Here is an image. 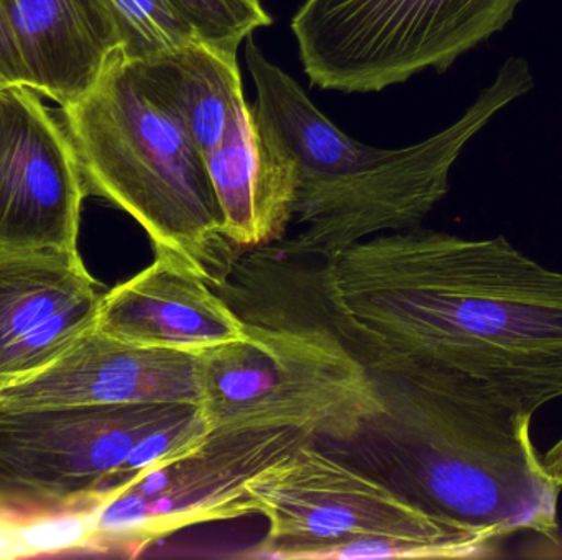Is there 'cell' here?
<instances>
[{
	"instance_id": "obj_1",
	"label": "cell",
	"mask_w": 562,
	"mask_h": 560,
	"mask_svg": "<svg viewBox=\"0 0 562 560\" xmlns=\"http://www.w3.org/2000/svg\"><path fill=\"white\" fill-rule=\"evenodd\" d=\"M319 282L370 372L445 368L533 414L562 398V273L507 237L382 233L321 263Z\"/></svg>"
},
{
	"instance_id": "obj_2",
	"label": "cell",
	"mask_w": 562,
	"mask_h": 560,
	"mask_svg": "<svg viewBox=\"0 0 562 560\" xmlns=\"http://www.w3.org/2000/svg\"><path fill=\"white\" fill-rule=\"evenodd\" d=\"M372 377L382 413L352 443L323 446L494 548L527 533L558 541L562 487L531 439L533 413L445 368Z\"/></svg>"
},
{
	"instance_id": "obj_3",
	"label": "cell",
	"mask_w": 562,
	"mask_h": 560,
	"mask_svg": "<svg viewBox=\"0 0 562 560\" xmlns=\"http://www.w3.org/2000/svg\"><path fill=\"white\" fill-rule=\"evenodd\" d=\"M246 62L256 84L257 121L296 176L297 233L277 249L323 263L363 240L422 226L448 196L452 168L469 141L535 88L527 59L510 56L458 121L418 144L390 150L340 130L252 38Z\"/></svg>"
},
{
	"instance_id": "obj_4",
	"label": "cell",
	"mask_w": 562,
	"mask_h": 560,
	"mask_svg": "<svg viewBox=\"0 0 562 560\" xmlns=\"http://www.w3.org/2000/svg\"><path fill=\"white\" fill-rule=\"evenodd\" d=\"M304 262L254 249L216 288L244 335L200 355L198 408L210 431L294 430L347 444L382 413L372 372L327 308L319 266Z\"/></svg>"
},
{
	"instance_id": "obj_5",
	"label": "cell",
	"mask_w": 562,
	"mask_h": 560,
	"mask_svg": "<svg viewBox=\"0 0 562 560\" xmlns=\"http://www.w3.org/2000/svg\"><path fill=\"white\" fill-rule=\"evenodd\" d=\"M61 115L86 196L128 214L158 259L223 286L244 252L224 236L203 151L142 89L127 56L115 52L94 84L63 105Z\"/></svg>"
},
{
	"instance_id": "obj_6",
	"label": "cell",
	"mask_w": 562,
	"mask_h": 560,
	"mask_svg": "<svg viewBox=\"0 0 562 560\" xmlns=\"http://www.w3.org/2000/svg\"><path fill=\"white\" fill-rule=\"evenodd\" d=\"M269 532L246 559L321 560L357 539L431 546L445 559H488L498 549L426 512L367 467L316 441L250 480Z\"/></svg>"
},
{
	"instance_id": "obj_7",
	"label": "cell",
	"mask_w": 562,
	"mask_h": 560,
	"mask_svg": "<svg viewBox=\"0 0 562 560\" xmlns=\"http://www.w3.org/2000/svg\"><path fill=\"white\" fill-rule=\"evenodd\" d=\"M524 0H306L291 20L311 84L379 92L446 71L514 20Z\"/></svg>"
},
{
	"instance_id": "obj_8",
	"label": "cell",
	"mask_w": 562,
	"mask_h": 560,
	"mask_svg": "<svg viewBox=\"0 0 562 560\" xmlns=\"http://www.w3.org/2000/svg\"><path fill=\"white\" fill-rule=\"evenodd\" d=\"M196 410V404L0 410V518L10 525L95 512L132 450Z\"/></svg>"
},
{
	"instance_id": "obj_9",
	"label": "cell",
	"mask_w": 562,
	"mask_h": 560,
	"mask_svg": "<svg viewBox=\"0 0 562 560\" xmlns=\"http://www.w3.org/2000/svg\"><path fill=\"white\" fill-rule=\"evenodd\" d=\"M307 441L294 430L211 431L109 493L89 515L86 549L138 558L184 529L257 515L250 480Z\"/></svg>"
},
{
	"instance_id": "obj_10",
	"label": "cell",
	"mask_w": 562,
	"mask_h": 560,
	"mask_svg": "<svg viewBox=\"0 0 562 560\" xmlns=\"http://www.w3.org/2000/svg\"><path fill=\"white\" fill-rule=\"evenodd\" d=\"M85 183L65 127L26 85L0 91V250L78 252Z\"/></svg>"
},
{
	"instance_id": "obj_11",
	"label": "cell",
	"mask_w": 562,
	"mask_h": 560,
	"mask_svg": "<svg viewBox=\"0 0 562 560\" xmlns=\"http://www.w3.org/2000/svg\"><path fill=\"white\" fill-rule=\"evenodd\" d=\"M200 355L140 347L92 328L58 361L0 388V410L200 404Z\"/></svg>"
},
{
	"instance_id": "obj_12",
	"label": "cell",
	"mask_w": 562,
	"mask_h": 560,
	"mask_svg": "<svg viewBox=\"0 0 562 560\" xmlns=\"http://www.w3.org/2000/svg\"><path fill=\"white\" fill-rule=\"evenodd\" d=\"M95 329L127 344L196 355L244 335L243 319L210 282L158 256L104 293Z\"/></svg>"
},
{
	"instance_id": "obj_13",
	"label": "cell",
	"mask_w": 562,
	"mask_h": 560,
	"mask_svg": "<svg viewBox=\"0 0 562 560\" xmlns=\"http://www.w3.org/2000/svg\"><path fill=\"white\" fill-rule=\"evenodd\" d=\"M223 214V230L237 249L273 247L294 219L296 176L291 161L263 134L254 105L240 104L214 150L204 155Z\"/></svg>"
},
{
	"instance_id": "obj_14",
	"label": "cell",
	"mask_w": 562,
	"mask_h": 560,
	"mask_svg": "<svg viewBox=\"0 0 562 560\" xmlns=\"http://www.w3.org/2000/svg\"><path fill=\"white\" fill-rule=\"evenodd\" d=\"M127 59L142 89L181 122L203 155L220 145L246 102L237 55L200 39Z\"/></svg>"
},
{
	"instance_id": "obj_15",
	"label": "cell",
	"mask_w": 562,
	"mask_h": 560,
	"mask_svg": "<svg viewBox=\"0 0 562 560\" xmlns=\"http://www.w3.org/2000/svg\"><path fill=\"white\" fill-rule=\"evenodd\" d=\"M22 43L32 89L59 107L85 94L115 52L82 0H3Z\"/></svg>"
},
{
	"instance_id": "obj_16",
	"label": "cell",
	"mask_w": 562,
	"mask_h": 560,
	"mask_svg": "<svg viewBox=\"0 0 562 560\" xmlns=\"http://www.w3.org/2000/svg\"><path fill=\"white\" fill-rule=\"evenodd\" d=\"M104 293L79 250H0V358L66 309Z\"/></svg>"
},
{
	"instance_id": "obj_17",
	"label": "cell",
	"mask_w": 562,
	"mask_h": 560,
	"mask_svg": "<svg viewBox=\"0 0 562 560\" xmlns=\"http://www.w3.org/2000/svg\"><path fill=\"white\" fill-rule=\"evenodd\" d=\"M82 3L105 45L127 58H145L196 39L164 0H82Z\"/></svg>"
},
{
	"instance_id": "obj_18",
	"label": "cell",
	"mask_w": 562,
	"mask_h": 560,
	"mask_svg": "<svg viewBox=\"0 0 562 560\" xmlns=\"http://www.w3.org/2000/svg\"><path fill=\"white\" fill-rule=\"evenodd\" d=\"M194 38L237 55L257 30L272 25L260 0H164Z\"/></svg>"
},
{
	"instance_id": "obj_19",
	"label": "cell",
	"mask_w": 562,
	"mask_h": 560,
	"mask_svg": "<svg viewBox=\"0 0 562 560\" xmlns=\"http://www.w3.org/2000/svg\"><path fill=\"white\" fill-rule=\"evenodd\" d=\"M445 559L431 546L386 538L357 539L330 549L321 560Z\"/></svg>"
},
{
	"instance_id": "obj_20",
	"label": "cell",
	"mask_w": 562,
	"mask_h": 560,
	"mask_svg": "<svg viewBox=\"0 0 562 560\" xmlns=\"http://www.w3.org/2000/svg\"><path fill=\"white\" fill-rule=\"evenodd\" d=\"M15 85L32 88V76L15 23L5 2L0 0V91Z\"/></svg>"
},
{
	"instance_id": "obj_21",
	"label": "cell",
	"mask_w": 562,
	"mask_h": 560,
	"mask_svg": "<svg viewBox=\"0 0 562 560\" xmlns=\"http://www.w3.org/2000/svg\"><path fill=\"white\" fill-rule=\"evenodd\" d=\"M544 469L562 487V437L543 456Z\"/></svg>"
},
{
	"instance_id": "obj_22",
	"label": "cell",
	"mask_w": 562,
	"mask_h": 560,
	"mask_svg": "<svg viewBox=\"0 0 562 560\" xmlns=\"http://www.w3.org/2000/svg\"><path fill=\"white\" fill-rule=\"evenodd\" d=\"M3 523H5V522H3V519H2V518H0V525H3Z\"/></svg>"
}]
</instances>
